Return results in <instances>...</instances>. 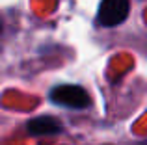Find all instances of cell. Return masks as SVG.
<instances>
[{
    "label": "cell",
    "mask_w": 147,
    "mask_h": 145,
    "mask_svg": "<svg viewBox=\"0 0 147 145\" xmlns=\"http://www.w3.org/2000/svg\"><path fill=\"white\" fill-rule=\"evenodd\" d=\"M50 101L58 106H65V108H73V110L88 108L91 102L88 91L80 86H73V84L54 87L50 91Z\"/></svg>",
    "instance_id": "obj_1"
},
{
    "label": "cell",
    "mask_w": 147,
    "mask_h": 145,
    "mask_svg": "<svg viewBox=\"0 0 147 145\" xmlns=\"http://www.w3.org/2000/svg\"><path fill=\"white\" fill-rule=\"evenodd\" d=\"M129 11H130L129 0H102L99 7L97 21L100 26L112 28V26L121 24L129 17Z\"/></svg>",
    "instance_id": "obj_2"
},
{
    "label": "cell",
    "mask_w": 147,
    "mask_h": 145,
    "mask_svg": "<svg viewBox=\"0 0 147 145\" xmlns=\"http://www.w3.org/2000/svg\"><path fill=\"white\" fill-rule=\"evenodd\" d=\"M26 130L32 136H54V134H58V132H61V125L58 123L54 117L39 115V117L32 119L26 125Z\"/></svg>",
    "instance_id": "obj_3"
},
{
    "label": "cell",
    "mask_w": 147,
    "mask_h": 145,
    "mask_svg": "<svg viewBox=\"0 0 147 145\" xmlns=\"http://www.w3.org/2000/svg\"><path fill=\"white\" fill-rule=\"evenodd\" d=\"M136 145H147V138L144 140V142H140V143H136Z\"/></svg>",
    "instance_id": "obj_4"
},
{
    "label": "cell",
    "mask_w": 147,
    "mask_h": 145,
    "mask_svg": "<svg viewBox=\"0 0 147 145\" xmlns=\"http://www.w3.org/2000/svg\"><path fill=\"white\" fill-rule=\"evenodd\" d=\"M0 32H2V19H0Z\"/></svg>",
    "instance_id": "obj_5"
}]
</instances>
